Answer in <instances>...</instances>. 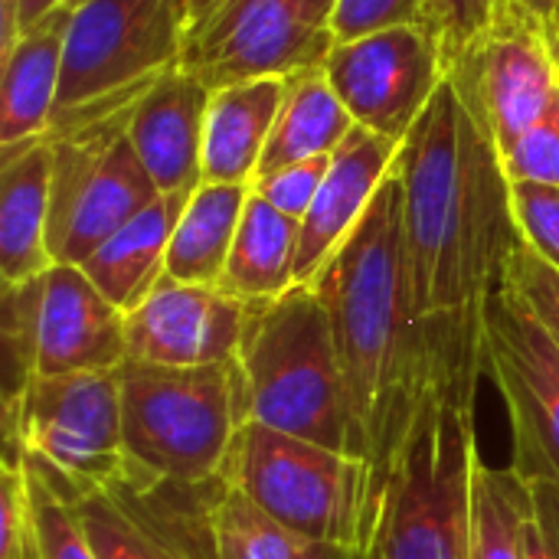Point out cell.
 Masks as SVG:
<instances>
[{
    "instance_id": "cell-1",
    "label": "cell",
    "mask_w": 559,
    "mask_h": 559,
    "mask_svg": "<svg viewBox=\"0 0 559 559\" xmlns=\"http://www.w3.org/2000/svg\"><path fill=\"white\" fill-rule=\"evenodd\" d=\"M393 174L403 187V239L413 314L426 331L432 377L481 380L485 311L524 246L498 141L445 79Z\"/></svg>"
},
{
    "instance_id": "cell-2",
    "label": "cell",
    "mask_w": 559,
    "mask_h": 559,
    "mask_svg": "<svg viewBox=\"0 0 559 559\" xmlns=\"http://www.w3.org/2000/svg\"><path fill=\"white\" fill-rule=\"evenodd\" d=\"M308 285L331 318L354 455L367 459L386 485V468L432 383L426 331L413 314L396 174Z\"/></svg>"
},
{
    "instance_id": "cell-3",
    "label": "cell",
    "mask_w": 559,
    "mask_h": 559,
    "mask_svg": "<svg viewBox=\"0 0 559 559\" xmlns=\"http://www.w3.org/2000/svg\"><path fill=\"white\" fill-rule=\"evenodd\" d=\"M478 380L432 377L386 468L373 559H472Z\"/></svg>"
},
{
    "instance_id": "cell-4",
    "label": "cell",
    "mask_w": 559,
    "mask_h": 559,
    "mask_svg": "<svg viewBox=\"0 0 559 559\" xmlns=\"http://www.w3.org/2000/svg\"><path fill=\"white\" fill-rule=\"evenodd\" d=\"M233 367L239 426H265L354 455L334 331L311 285L255 305Z\"/></svg>"
},
{
    "instance_id": "cell-5",
    "label": "cell",
    "mask_w": 559,
    "mask_h": 559,
    "mask_svg": "<svg viewBox=\"0 0 559 559\" xmlns=\"http://www.w3.org/2000/svg\"><path fill=\"white\" fill-rule=\"evenodd\" d=\"M219 478L295 534L373 554L386 485L367 459L239 426Z\"/></svg>"
},
{
    "instance_id": "cell-6",
    "label": "cell",
    "mask_w": 559,
    "mask_h": 559,
    "mask_svg": "<svg viewBox=\"0 0 559 559\" xmlns=\"http://www.w3.org/2000/svg\"><path fill=\"white\" fill-rule=\"evenodd\" d=\"M193 0H85L72 7L52 134L134 108L180 69Z\"/></svg>"
},
{
    "instance_id": "cell-7",
    "label": "cell",
    "mask_w": 559,
    "mask_h": 559,
    "mask_svg": "<svg viewBox=\"0 0 559 559\" xmlns=\"http://www.w3.org/2000/svg\"><path fill=\"white\" fill-rule=\"evenodd\" d=\"M3 462L23 465L66 504L105 495L124 465L118 370L26 380L3 396Z\"/></svg>"
},
{
    "instance_id": "cell-8",
    "label": "cell",
    "mask_w": 559,
    "mask_h": 559,
    "mask_svg": "<svg viewBox=\"0 0 559 559\" xmlns=\"http://www.w3.org/2000/svg\"><path fill=\"white\" fill-rule=\"evenodd\" d=\"M124 455L177 478L213 481L239 432L236 367H160L124 360L118 367Z\"/></svg>"
},
{
    "instance_id": "cell-9",
    "label": "cell",
    "mask_w": 559,
    "mask_h": 559,
    "mask_svg": "<svg viewBox=\"0 0 559 559\" xmlns=\"http://www.w3.org/2000/svg\"><path fill=\"white\" fill-rule=\"evenodd\" d=\"M3 396L36 377L118 370L128 360L124 311L115 308L82 265L56 262L49 272L3 285Z\"/></svg>"
},
{
    "instance_id": "cell-10",
    "label": "cell",
    "mask_w": 559,
    "mask_h": 559,
    "mask_svg": "<svg viewBox=\"0 0 559 559\" xmlns=\"http://www.w3.org/2000/svg\"><path fill=\"white\" fill-rule=\"evenodd\" d=\"M128 118L131 108L52 134V262L82 265L105 239L160 197L128 138Z\"/></svg>"
},
{
    "instance_id": "cell-11",
    "label": "cell",
    "mask_w": 559,
    "mask_h": 559,
    "mask_svg": "<svg viewBox=\"0 0 559 559\" xmlns=\"http://www.w3.org/2000/svg\"><path fill=\"white\" fill-rule=\"evenodd\" d=\"M337 0H210L190 29L180 69L206 88L324 69Z\"/></svg>"
},
{
    "instance_id": "cell-12",
    "label": "cell",
    "mask_w": 559,
    "mask_h": 559,
    "mask_svg": "<svg viewBox=\"0 0 559 559\" xmlns=\"http://www.w3.org/2000/svg\"><path fill=\"white\" fill-rule=\"evenodd\" d=\"M485 373L508 409L514 472L559 488V347L501 288L485 311Z\"/></svg>"
},
{
    "instance_id": "cell-13",
    "label": "cell",
    "mask_w": 559,
    "mask_h": 559,
    "mask_svg": "<svg viewBox=\"0 0 559 559\" xmlns=\"http://www.w3.org/2000/svg\"><path fill=\"white\" fill-rule=\"evenodd\" d=\"M324 75L357 128L403 144L445 85L449 66L426 26H396L334 46Z\"/></svg>"
},
{
    "instance_id": "cell-14",
    "label": "cell",
    "mask_w": 559,
    "mask_h": 559,
    "mask_svg": "<svg viewBox=\"0 0 559 559\" xmlns=\"http://www.w3.org/2000/svg\"><path fill=\"white\" fill-rule=\"evenodd\" d=\"M449 82L485 121L498 151H508L559 95V69L547 26L531 13L498 26L449 66Z\"/></svg>"
},
{
    "instance_id": "cell-15",
    "label": "cell",
    "mask_w": 559,
    "mask_h": 559,
    "mask_svg": "<svg viewBox=\"0 0 559 559\" xmlns=\"http://www.w3.org/2000/svg\"><path fill=\"white\" fill-rule=\"evenodd\" d=\"M259 301L236 298L219 285H160L124 314L128 357L160 367H210L229 364L239 354L242 334Z\"/></svg>"
},
{
    "instance_id": "cell-16",
    "label": "cell",
    "mask_w": 559,
    "mask_h": 559,
    "mask_svg": "<svg viewBox=\"0 0 559 559\" xmlns=\"http://www.w3.org/2000/svg\"><path fill=\"white\" fill-rule=\"evenodd\" d=\"M229 485L164 478L124 459L105 498L164 559H216V514Z\"/></svg>"
},
{
    "instance_id": "cell-17",
    "label": "cell",
    "mask_w": 559,
    "mask_h": 559,
    "mask_svg": "<svg viewBox=\"0 0 559 559\" xmlns=\"http://www.w3.org/2000/svg\"><path fill=\"white\" fill-rule=\"evenodd\" d=\"M400 144L380 138L367 128H357L344 138V144L331 154L328 177L301 219L298 239V262L295 278L298 285L314 282L324 262L344 246V239L357 229L364 213L370 210L373 197L393 174Z\"/></svg>"
},
{
    "instance_id": "cell-18",
    "label": "cell",
    "mask_w": 559,
    "mask_h": 559,
    "mask_svg": "<svg viewBox=\"0 0 559 559\" xmlns=\"http://www.w3.org/2000/svg\"><path fill=\"white\" fill-rule=\"evenodd\" d=\"M213 88L187 69L167 72L128 118V138L160 193H193L203 183V131Z\"/></svg>"
},
{
    "instance_id": "cell-19",
    "label": "cell",
    "mask_w": 559,
    "mask_h": 559,
    "mask_svg": "<svg viewBox=\"0 0 559 559\" xmlns=\"http://www.w3.org/2000/svg\"><path fill=\"white\" fill-rule=\"evenodd\" d=\"M52 134L0 147V278L29 282L49 272Z\"/></svg>"
},
{
    "instance_id": "cell-20",
    "label": "cell",
    "mask_w": 559,
    "mask_h": 559,
    "mask_svg": "<svg viewBox=\"0 0 559 559\" xmlns=\"http://www.w3.org/2000/svg\"><path fill=\"white\" fill-rule=\"evenodd\" d=\"M69 16L72 7H59L0 56V147L52 134Z\"/></svg>"
},
{
    "instance_id": "cell-21",
    "label": "cell",
    "mask_w": 559,
    "mask_h": 559,
    "mask_svg": "<svg viewBox=\"0 0 559 559\" xmlns=\"http://www.w3.org/2000/svg\"><path fill=\"white\" fill-rule=\"evenodd\" d=\"M285 98L282 75L213 88L203 131V183H252Z\"/></svg>"
},
{
    "instance_id": "cell-22",
    "label": "cell",
    "mask_w": 559,
    "mask_h": 559,
    "mask_svg": "<svg viewBox=\"0 0 559 559\" xmlns=\"http://www.w3.org/2000/svg\"><path fill=\"white\" fill-rule=\"evenodd\" d=\"M187 200L190 193H160L82 262V272L95 288L124 314L134 311L167 275V249Z\"/></svg>"
},
{
    "instance_id": "cell-23",
    "label": "cell",
    "mask_w": 559,
    "mask_h": 559,
    "mask_svg": "<svg viewBox=\"0 0 559 559\" xmlns=\"http://www.w3.org/2000/svg\"><path fill=\"white\" fill-rule=\"evenodd\" d=\"M249 193V183H200L190 193L167 249V278L219 285Z\"/></svg>"
},
{
    "instance_id": "cell-24",
    "label": "cell",
    "mask_w": 559,
    "mask_h": 559,
    "mask_svg": "<svg viewBox=\"0 0 559 559\" xmlns=\"http://www.w3.org/2000/svg\"><path fill=\"white\" fill-rule=\"evenodd\" d=\"M298 239H301L298 219L285 216L259 193H249L219 288L246 301L282 298L288 288L298 285L295 278Z\"/></svg>"
},
{
    "instance_id": "cell-25",
    "label": "cell",
    "mask_w": 559,
    "mask_h": 559,
    "mask_svg": "<svg viewBox=\"0 0 559 559\" xmlns=\"http://www.w3.org/2000/svg\"><path fill=\"white\" fill-rule=\"evenodd\" d=\"M354 131V118L328 82L324 69L285 75V98L269 134L259 174L334 154ZM255 174V177H259Z\"/></svg>"
},
{
    "instance_id": "cell-26",
    "label": "cell",
    "mask_w": 559,
    "mask_h": 559,
    "mask_svg": "<svg viewBox=\"0 0 559 559\" xmlns=\"http://www.w3.org/2000/svg\"><path fill=\"white\" fill-rule=\"evenodd\" d=\"M531 511V481L514 465L495 468L478 459L472 481V559H527Z\"/></svg>"
},
{
    "instance_id": "cell-27",
    "label": "cell",
    "mask_w": 559,
    "mask_h": 559,
    "mask_svg": "<svg viewBox=\"0 0 559 559\" xmlns=\"http://www.w3.org/2000/svg\"><path fill=\"white\" fill-rule=\"evenodd\" d=\"M216 559H373V554L295 534L229 488L216 514Z\"/></svg>"
},
{
    "instance_id": "cell-28",
    "label": "cell",
    "mask_w": 559,
    "mask_h": 559,
    "mask_svg": "<svg viewBox=\"0 0 559 559\" xmlns=\"http://www.w3.org/2000/svg\"><path fill=\"white\" fill-rule=\"evenodd\" d=\"M524 13L521 0H423V26L439 39L445 66Z\"/></svg>"
},
{
    "instance_id": "cell-29",
    "label": "cell",
    "mask_w": 559,
    "mask_h": 559,
    "mask_svg": "<svg viewBox=\"0 0 559 559\" xmlns=\"http://www.w3.org/2000/svg\"><path fill=\"white\" fill-rule=\"evenodd\" d=\"M501 292L524 308L559 347V272L550 262H544L531 246H521L504 269Z\"/></svg>"
},
{
    "instance_id": "cell-30",
    "label": "cell",
    "mask_w": 559,
    "mask_h": 559,
    "mask_svg": "<svg viewBox=\"0 0 559 559\" xmlns=\"http://www.w3.org/2000/svg\"><path fill=\"white\" fill-rule=\"evenodd\" d=\"M26 485H29L33 518H36L39 559H95L92 540H88L85 524L79 518V508L66 504L59 495H52L29 472H26Z\"/></svg>"
},
{
    "instance_id": "cell-31",
    "label": "cell",
    "mask_w": 559,
    "mask_h": 559,
    "mask_svg": "<svg viewBox=\"0 0 559 559\" xmlns=\"http://www.w3.org/2000/svg\"><path fill=\"white\" fill-rule=\"evenodd\" d=\"M511 183L559 187V95L544 118L508 151H501Z\"/></svg>"
},
{
    "instance_id": "cell-32",
    "label": "cell",
    "mask_w": 559,
    "mask_h": 559,
    "mask_svg": "<svg viewBox=\"0 0 559 559\" xmlns=\"http://www.w3.org/2000/svg\"><path fill=\"white\" fill-rule=\"evenodd\" d=\"M0 559H39L26 468L0 465Z\"/></svg>"
},
{
    "instance_id": "cell-33",
    "label": "cell",
    "mask_w": 559,
    "mask_h": 559,
    "mask_svg": "<svg viewBox=\"0 0 559 559\" xmlns=\"http://www.w3.org/2000/svg\"><path fill=\"white\" fill-rule=\"evenodd\" d=\"M79 518L92 540L95 559H164L105 495L82 501Z\"/></svg>"
},
{
    "instance_id": "cell-34",
    "label": "cell",
    "mask_w": 559,
    "mask_h": 559,
    "mask_svg": "<svg viewBox=\"0 0 559 559\" xmlns=\"http://www.w3.org/2000/svg\"><path fill=\"white\" fill-rule=\"evenodd\" d=\"M331 167V154L328 157H311V160H298L269 174H259L249 187L252 193H259L265 203H272L275 210H282L292 219H305V213L311 210L324 177Z\"/></svg>"
},
{
    "instance_id": "cell-35",
    "label": "cell",
    "mask_w": 559,
    "mask_h": 559,
    "mask_svg": "<svg viewBox=\"0 0 559 559\" xmlns=\"http://www.w3.org/2000/svg\"><path fill=\"white\" fill-rule=\"evenodd\" d=\"M511 197H514V216L524 246H531L544 262H550L559 272V187L514 183Z\"/></svg>"
},
{
    "instance_id": "cell-36",
    "label": "cell",
    "mask_w": 559,
    "mask_h": 559,
    "mask_svg": "<svg viewBox=\"0 0 559 559\" xmlns=\"http://www.w3.org/2000/svg\"><path fill=\"white\" fill-rule=\"evenodd\" d=\"M331 26L337 46L396 26H423V0H337Z\"/></svg>"
},
{
    "instance_id": "cell-37",
    "label": "cell",
    "mask_w": 559,
    "mask_h": 559,
    "mask_svg": "<svg viewBox=\"0 0 559 559\" xmlns=\"http://www.w3.org/2000/svg\"><path fill=\"white\" fill-rule=\"evenodd\" d=\"M531 498L527 559H559V488L550 481H531Z\"/></svg>"
},
{
    "instance_id": "cell-38",
    "label": "cell",
    "mask_w": 559,
    "mask_h": 559,
    "mask_svg": "<svg viewBox=\"0 0 559 559\" xmlns=\"http://www.w3.org/2000/svg\"><path fill=\"white\" fill-rule=\"evenodd\" d=\"M69 0H20V33L36 26L39 20H46L49 13H56L59 7H66Z\"/></svg>"
},
{
    "instance_id": "cell-39",
    "label": "cell",
    "mask_w": 559,
    "mask_h": 559,
    "mask_svg": "<svg viewBox=\"0 0 559 559\" xmlns=\"http://www.w3.org/2000/svg\"><path fill=\"white\" fill-rule=\"evenodd\" d=\"M521 3H524V10H527L534 20H540L547 29L559 26V0H521Z\"/></svg>"
},
{
    "instance_id": "cell-40",
    "label": "cell",
    "mask_w": 559,
    "mask_h": 559,
    "mask_svg": "<svg viewBox=\"0 0 559 559\" xmlns=\"http://www.w3.org/2000/svg\"><path fill=\"white\" fill-rule=\"evenodd\" d=\"M206 3H210V0H193V10H197V13H200V10H203V7H206Z\"/></svg>"
},
{
    "instance_id": "cell-41",
    "label": "cell",
    "mask_w": 559,
    "mask_h": 559,
    "mask_svg": "<svg viewBox=\"0 0 559 559\" xmlns=\"http://www.w3.org/2000/svg\"><path fill=\"white\" fill-rule=\"evenodd\" d=\"M79 3H85V0H69L66 7H79Z\"/></svg>"
}]
</instances>
